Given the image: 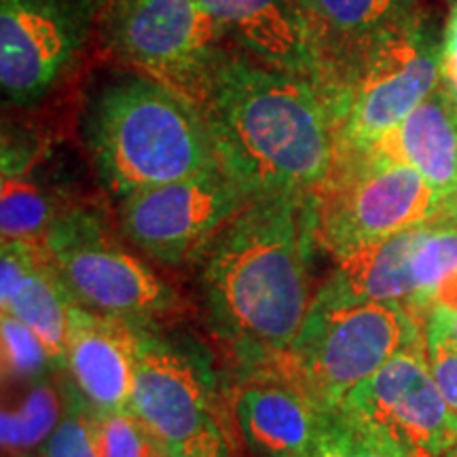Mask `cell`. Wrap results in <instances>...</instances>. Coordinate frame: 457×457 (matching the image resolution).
<instances>
[{
    "label": "cell",
    "instance_id": "9",
    "mask_svg": "<svg viewBox=\"0 0 457 457\" xmlns=\"http://www.w3.org/2000/svg\"><path fill=\"white\" fill-rule=\"evenodd\" d=\"M248 197L219 165L121 197L119 228L153 261L179 267L205 254L248 205Z\"/></svg>",
    "mask_w": 457,
    "mask_h": 457
},
{
    "label": "cell",
    "instance_id": "14",
    "mask_svg": "<svg viewBox=\"0 0 457 457\" xmlns=\"http://www.w3.org/2000/svg\"><path fill=\"white\" fill-rule=\"evenodd\" d=\"M335 413L276 375L245 377L233 400L236 428L254 457H312Z\"/></svg>",
    "mask_w": 457,
    "mask_h": 457
},
{
    "label": "cell",
    "instance_id": "30",
    "mask_svg": "<svg viewBox=\"0 0 457 457\" xmlns=\"http://www.w3.org/2000/svg\"><path fill=\"white\" fill-rule=\"evenodd\" d=\"M445 457H457V445H455V447H453V449H451V451H449V453H447V455H445Z\"/></svg>",
    "mask_w": 457,
    "mask_h": 457
},
{
    "label": "cell",
    "instance_id": "2",
    "mask_svg": "<svg viewBox=\"0 0 457 457\" xmlns=\"http://www.w3.org/2000/svg\"><path fill=\"white\" fill-rule=\"evenodd\" d=\"M202 112L216 163L248 202L310 197L335 168V102L310 79L231 54L214 74Z\"/></svg>",
    "mask_w": 457,
    "mask_h": 457
},
{
    "label": "cell",
    "instance_id": "6",
    "mask_svg": "<svg viewBox=\"0 0 457 457\" xmlns=\"http://www.w3.org/2000/svg\"><path fill=\"white\" fill-rule=\"evenodd\" d=\"M312 239L345 259L407 228L449 219L447 205L407 163L373 148H339L324 185L307 199Z\"/></svg>",
    "mask_w": 457,
    "mask_h": 457
},
{
    "label": "cell",
    "instance_id": "5",
    "mask_svg": "<svg viewBox=\"0 0 457 457\" xmlns=\"http://www.w3.org/2000/svg\"><path fill=\"white\" fill-rule=\"evenodd\" d=\"M443 32L430 15L411 13L337 64L339 148L364 151L441 87Z\"/></svg>",
    "mask_w": 457,
    "mask_h": 457
},
{
    "label": "cell",
    "instance_id": "11",
    "mask_svg": "<svg viewBox=\"0 0 457 457\" xmlns=\"http://www.w3.org/2000/svg\"><path fill=\"white\" fill-rule=\"evenodd\" d=\"M339 411L407 457H445L457 445V413L434 381L424 335L358 386Z\"/></svg>",
    "mask_w": 457,
    "mask_h": 457
},
{
    "label": "cell",
    "instance_id": "13",
    "mask_svg": "<svg viewBox=\"0 0 457 457\" xmlns=\"http://www.w3.org/2000/svg\"><path fill=\"white\" fill-rule=\"evenodd\" d=\"M227 41L259 64L322 85L333 94L335 64L301 0H199Z\"/></svg>",
    "mask_w": 457,
    "mask_h": 457
},
{
    "label": "cell",
    "instance_id": "24",
    "mask_svg": "<svg viewBox=\"0 0 457 457\" xmlns=\"http://www.w3.org/2000/svg\"><path fill=\"white\" fill-rule=\"evenodd\" d=\"M312 457H407L384 436L337 411Z\"/></svg>",
    "mask_w": 457,
    "mask_h": 457
},
{
    "label": "cell",
    "instance_id": "21",
    "mask_svg": "<svg viewBox=\"0 0 457 457\" xmlns=\"http://www.w3.org/2000/svg\"><path fill=\"white\" fill-rule=\"evenodd\" d=\"M62 210L55 208L41 185L24 174H3L0 193V233L3 242L45 244Z\"/></svg>",
    "mask_w": 457,
    "mask_h": 457
},
{
    "label": "cell",
    "instance_id": "7",
    "mask_svg": "<svg viewBox=\"0 0 457 457\" xmlns=\"http://www.w3.org/2000/svg\"><path fill=\"white\" fill-rule=\"evenodd\" d=\"M102 37L123 64L202 108L227 37L199 0H106Z\"/></svg>",
    "mask_w": 457,
    "mask_h": 457
},
{
    "label": "cell",
    "instance_id": "25",
    "mask_svg": "<svg viewBox=\"0 0 457 457\" xmlns=\"http://www.w3.org/2000/svg\"><path fill=\"white\" fill-rule=\"evenodd\" d=\"M37 457H100L94 432V411L79 394L72 392L68 396L64 417L37 451Z\"/></svg>",
    "mask_w": 457,
    "mask_h": 457
},
{
    "label": "cell",
    "instance_id": "16",
    "mask_svg": "<svg viewBox=\"0 0 457 457\" xmlns=\"http://www.w3.org/2000/svg\"><path fill=\"white\" fill-rule=\"evenodd\" d=\"M370 148L413 168L447 205L457 187V104L441 85Z\"/></svg>",
    "mask_w": 457,
    "mask_h": 457
},
{
    "label": "cell",
    "instance_id": "12",
    "mask_svg": "<svg viewBox=\"0 0 457 457\" xmlns=\"http://www.w3.org/2000/svg\"><path fill=\"white\" fill-rule=\"evenodd\" d=\"M91 0H0V85L15 106L41 102L87 45Z\"/></svg>",
    "mask_w": 457,
    "mask_h": 457
},
{
    "label": "cell",
    "instance_id": "18",
    "mask_svg": "<svg viewBox=\"0 0 457 457\" xmlns=\"http://www.w3.org/2000/svg\"><path fill=\"white\" fill-rule=\"evenodd\" d=\"M3 313L26 324L41 339L54 369L66 367L68 322L77 305L57 276L47 250L7 296H0Z\"/></svg>",
    "mask_w": 457,
    "mask_h": 457
},
{
    "label": "cell",
    "instance_id": "17",
    "mask_svg": "<svg viewBox=\"0 0 457 457\" xmlns=\"http://www.w3.org/2000/svg\"><path fill=\"white\" fill-rule=\"evenodd\" d=\"M424 227L407 228L381 242L364 245L345 259L335 261L337 270L327 286L350 299L400 305L415 316L420 286L413 265Z\"/></svg>",
    "mask_w": 457,
    "mask_h": 457
},
{
    "label": "cell",
    "instance_id": "4",
    "mask_svg": "<svg viewBox=\"0 0 457 457\" xmlns=\"http://www.w3.org/2000/svg\"><path fill=\"white\" fill-rule=\"evenodd\" d=\"M421 335V322L404 307L350 299L324 284L293 345L261 375L282 377L335 413L358 386Z\"/></svg>",
    "mask_w": 457,
    "mask_h": 457
},
{
    "label": "cell",
    "instance_id": "10",
    "mask_svg": "<svg viewBox=\"0 0 457 457\" xmlns=\"http://www.w3.org/2000/svg\"><path fill=\"white\" fill-rule=\"evenodd\" d=\"M129 411L165 457H231L212 392L187 353L142 333Z\"/></svg>",
    "mask_w": 457,
    "mask_h": 457
},
{
    "label": "cell",
    "instance_id": "1",
    "mask_svg": "<svg viewBox=\"0 0 457 457\" xmlns=\"http://www.w3.org/2000/svg\"><path fill=\"white\" fill-rule=\"evenodd\" d=\"M310 197L250 202L214 239L202 273L208 324L245 377L267 373L312 307Z\"/></svg>",
    "mask_w": 457,
    "mask_h": 457
},
{
    "label": "cell",
    "instance_id": "8",
    "mask_svg": "<svg viewBox=\"0 0 457 457\" xmlns=\"http://www.w3.org/2000/svg\"><path fill=\"white\" fill-rule=\"evenodd\" d=\"M57 276L77 305L148 330L179 312V295L87 208H66L45 237Z\"/></svg>",
    "mask_w": 457,
    "mask_h": 457
},
{
    "label": "cell",
    "instance_id": "22",
    "mask_svg": "<svg viewBox=\"0 0 457 457\" xmlns=\"http://www.w3.org/2000/svg\"><path fill=\"white\" fill-rule=\"evenodd\" d=\"M3 333V373L4 379L20 384H37L54 369L45 345L26 324L13 316L3 313L0 318Z\"/></svg>",
    "mask_w": 457,
    "mask_h": 457
},
{
    "label": "cell",
    "instance_id": "23",
    "mask_svg": "<svg viewBox=\"0 0 457 457\" xmlns=\"http://www.w3.org/2000/svg\"><path fill=\"white\" fill-rule=\"evenodd\" d=\"M94 432L100 457H165L153 434L129 409L94 411Z\"/></svg>",
    "mask_w": 457,
    "mask_h": 457
},
{
    "label": "cell",
    "instance_id": "20",
    "mask_svg": "<svg viewBox=\"0 0 457 457\" xmlns=\"http://www.w3.org/2000/svg\"><path fill=\"white\" fill-rule=\"evenodd\" d=\"M66 403L47 379L30 384L20 404L3 409V447L11 457L37 453L64 417Z\"/></svg>",
    "mask_w": 457,
    "mask_h": 457
},
{
    "label": "cell",
    "instance_id": "27",
    "mask_svg": "<svg viewBox=\"0 0 457 457\" xmlns=\"http://www.w3.org/2000/svg\"><path fill=\"white\" fill-rule=\"evenodd\" d=\"M441 85L457 104V0L451 4L443 30Z\"/></svg>",
    "mask_w": 457,
    "mask_h": 457
},
{
    "label": "cell",
    "instance_id": "3",
    "mask_svg": "<svg viewBox=\"0 0 457 457\" xmlns=\"http://www.w3.org/2000/svg\"><path fill=\"white\" fill-rule=\"evenodd\" d=\"M83 138L102 182L117 197L219 165L202 108L142 74L117 79L96 94Z\"/></svg>",
    "mask_w": 457,
    "mask_h": 457
},
{
    "label": "cell",
    "instance_id": "29",
    "mask_svg": "<svg viewBox=\"0 0 457 457\" xmlns=\"http://www.w3.org/2000/svg\"><path fill=\"white\" fill-rule=\"evenodd\" d=\"M447 216L453 222H457V187H455L453 195H451V199L447 202Z\"/></svg>",
    "mask_w": 457,
    "mask_h": 457
},
{
    "label": "cell",
    "instance_id": "26",
    "mask_svg": "<svg viewBox=\"0 0 457 457\" xmlns=\"http://www.w3.org/2000/svg\"><path fill=\"white\" fill-rule=\"evenodd\" d=\"M424 339L434 381L457 413V343L434 328H424Z\"/></svg>",
    "mask_w": 457,
    "mask_h": 457
},
{
    "label": "cell",
    "instance_id": "28",
    "mask_svg": "<svg viewBox=\"0 0 457 457\" xmlns=\"http://www.w3.org/2000/svg\"><path fill=\"white\" fill-rule=\"evenodd\" d=\"M421 327L438 330V333H443L451 341L457 343V313H451V316H428L421 322Z\"/></svg>",
    "mask_w": 457,
    "mask_h": 457
},
{
    "label": "cell",
    "instance_id": "15",
    "mask_svg": "<svg viewBox=\"0 0 457 457\" xmlns=\"http://www.w3.org/2000/svg\"><path fill=\"white\" fill-rule=\"evenodd\" d=\"M145 330L74 305L68 322L66 369L74 390L96 413L129 409L136 358Z\"/></svg>",
    "mask_w": 457,
    "mask_h": 457
},
{
    "label": "cell",
    "instance_id": "19",
    "mask_svg": "<svg viewBox=\"0 0 457 457\" xmlns=\"http://www.w3.org/2000/svg\"><path fill=\"white\" fill-rule=\"evenodd\" d=\"M337 64L377 32L415 13L417 0H301Z\"/></svg>",
    "mask_w": 457,
    "mask_h": 457
}]
</instances>
